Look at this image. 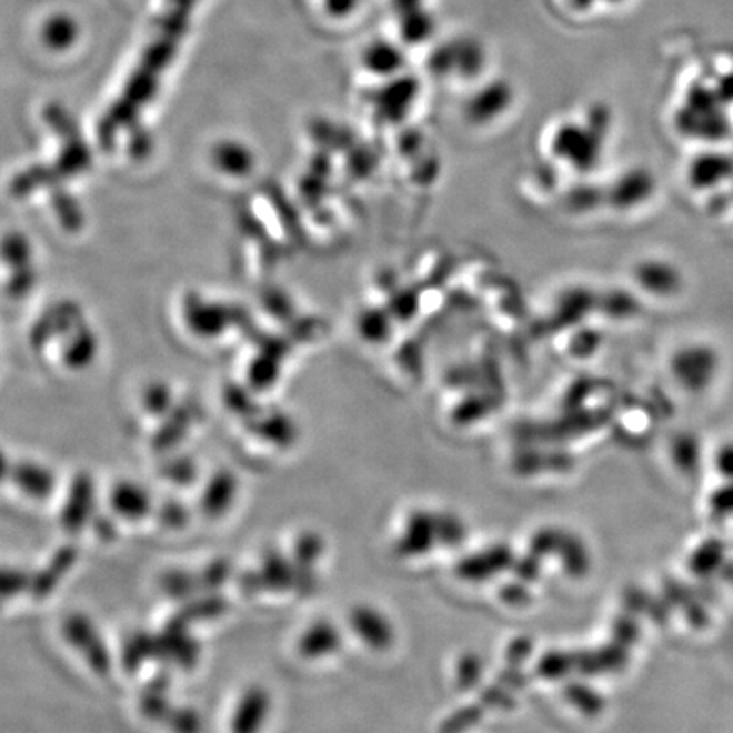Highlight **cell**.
I'll return each instance as SVG.
<instances>
[{
  "mask_svg": "<svg viewBox=\"0 0 733 733\" xmlns=\"http://www.w3.org/2000/svg\"><path fill=\"white\" fill-rule=\"evenodd\" d=\"M195 2L198 0H167L165 9L157 26L155 37L151 38L150 43L144 48L140 63L128 80L122 98L116 102L114 109L106 119L108 131L127 122L131 116L140 111L148 99L153 98L160 76L169 69L182 43V38L188 33Z\"/></svg>",
  "mask_w": 733,
  "mask_h": 733,
  "instance_id": "cell-1",
  "label": "cell"
},
{
  "mask_svg": "<svg viewBox=\"0 0 733 733\" xmlns=\"http://www.w3.org/2000/svg\"><path fill=\"white\" fill-rule=\"evenodd\" d=\"M719 352L713 347L696 343V345L684 347L672 360V372L677 382L693 392L709 389L720 374Z\"/></svg>",
  "mask_w": 733,
  "mask_h": 733,
  "instance_id": "cell-2",
  "label": "cell"
},
{
  "mask_svg": "<svg viewBox=\"0 0 733 733\" xmlns=\"http://www.w3.org/2000/svg\"><path fill=\"white\" fill-rule=\"evenodd\" d=\"M63 635L69 644L83 654L92 671L98 672L101 676L108 674L111 669V657H109L104 640L99 635L98 629L94 623L90 622V619L79 615V613L69 616L63 625Z\"/></svg>",
  "mask_w": 733,
  "mask_h": 733,
  "instance_id": "cell-3",
  "label": "cell"
},
{
  "mask_svg": "<svg viewBox=\"0 0 733 733\" xmlns=\"http://www.w3.org/2000/svg\"><path fill=\"white\" fill-rule=\"evenodd\" d=\"M94 516V484L87 475H80L73 481L66 504L61 508V526L70 535H76L82 532Z\"/></svg>",
  "mask_w": 733,
  "mask_h": 733,
  "instance_id": "cell-4",
  "label": "cell"
},
{
  "mask_svg": "<svg viewBox=\"0 0 733 733\" xmlns=\"http://www.w3.org/2000/svg\"><path fill=\"white\" fill-rule=\"evenodd\" d=\"M349 622L350 629L355 632L363 644L374 651H385L394 642V629H392L391 622L374 606L360 604V606L353 608L350 611Z\"/></svg>",
  "mask_w": 733,
  "mask_h": 733,
  "instance_id": "cell-5",
  "label": "cell"
},
{
  "mask_svg": "<svg viewBox=\"0 0 733 733\" xmlns=\"http://www.w3.org/2000/svg\"><path fill=\"white\" fill-rule=\"evenodd\" d=\"M270 712V697L263 687L253 686L241 694L233 716L231 733H260Z\"/></svg>",
  "mask_w": 733,
  "mask_h": 733,
  "instance_id": "cell-6",
  "label": "cell"
},
{
  "mask_svg": "<svg viewBox=\"0 0 733 733\" xmlns=\"http://www.w3.org/2000/svg\"><path fill=\"white\" fill-rule=\"evenodd\" d=\"M159 639V655L165 661H173L180 667L191 669L199 659V647L188 632V622L180 616L167 625L165 633Z\"/></svg>",
  "mask_w": 733,
  "mask_h": 733,
  "instance_id": "cell-7",
  "label": "cell"
},
{
  "mask_svg": "<svg viewBox=\"0 0 733 733\" xmlns=\"http://www.w3.org/2000/svg\"><path fill=\"white\" fill-rule=\"evenodd\" d=\"M439 542V514L416 511L404 526L398 550L403 555H420Z\"/></svg>",
  "mask_w": 733,
  "mask_h": 733,
  "instance_id": "cell-8",
  "label": "cell"
},
{
  "mask_svg": "<svg viewBox=\"0 0 733 733\" xmlns=\"http://www.w3.org/2000/svg\"><path fill=\"white\" fill-rule=\"evenodd\" d=\"M342 645V633L328 620L311 623L299 636L298 651L304 659H323L334 654Z\"/></svg>",
  "mask_w": 733,
  "mask_h": 733,
  "instance_id": "cell-9",
  "label": "cell"
},
{
  "mask_svg": "<svg viewBox=\"0 0 733 733\" xmlns=\"http://www.w3.org/2000/svg\"><path fill=\"white\" fill-rule=\"evenodd\" d=\"M111 508L119 518L128 522H141L150 514L151 498L141 485L119 482L111 493Z\"/></svg>",
  "mask_w": 733,
  "mask_h": 733,
  "instance_id": "cell-10",
  "label": "cell"
},
{
  "mask_svg": "<svg viewBox=\"0 0 733 733\" xmlns=\"http://www.w3.org/2000/svg\"><path fill=\"white\" fill-rule=\"evenodd\" d=\"M265 590L284 593L298 584V569L279 550H269L259 569Z\"/></svg>",
  "mask_w": 733,
  "mask_h": 733,
  "instance_id": "cell-11",
  "label": "cell"
},
{
  "mask_svg": "<svg viewBox=\"0 0 733 733\" xmlns=\"http://www.w3.org/2000/svg\"><path fill=\"white\" fill-rule=\"evenodd\" d=\"M237 489V479L233 478V474L221 472V474L214 475L205 485L201 503H199L202 513L209 518L223 516L233 504Z\"/></svg>",
  "mask_w": 733,
  "mask_h": 733,
  "instance_id": "cell-12",
  "label": "cell"
},
{
  "mask_svg": "<svg viewBox=\"0 0 733 733\" xmlns=\"http://www.w3.org/2000/svg\"><path fill=\"white\" fill-rule=\"evenodd\" d=\"M513 562V555L508 546H493L479 554L469 555L459 565V572L465 579L493 578Z\"/></svg>",
  "mask_w": 733,
  "mask_h": 733,
  "instance_id": "cell-13",
  "label": "cell"
},
{
  "mask_svg": "<svg viewBox=\"0 0 733 733\" xmlns=\"http://www.w3.org/2000/svg\"><path fill=\"white\" fill-rule=\"evenodd\" d=\"M733 179V159L725 153L703 155L691 167V180L697 188H719Z\"/></svg>",
  "mask_w": 733,
  "mask_h": 733,
  "instance_id": "cell-14",
  "label": "cell"
},
{
  "mask_svg": "<svg viewBox=\"0 0 733 733\" xmlns=\"http://www.w3.org/2000/svg\"><path fill=\"white\" fill-rule=\"evenodd\" d=\"M76 559L77 550L72 545L58 550L57 554L51 559L50 564L43 571L31 575V588H29L31 593L34 596L41 598L50 594L57 588V584L60 583V579L72 568Z\"/></svg>",
  "mask_w": 733,
  "mask_h": 733,
  "instance_id": "cell-15",
  "label": "cell"
},
{
  "mask_svg": "<svg viewBox=\"0 0 733 733\" xmlns=\"http://www.w3.org/2000/svg\"><path fill=\"white\" fill-rule=\"evenodd\" d=\"M324 543L318 533L305 532L294 543V564L298 569L295 588L310 586L313 583V565L323 554Z\"/></svg>",
  "mask_w": 733,
  "mask_h": 733,
  "instance_id": "cell-16",
  "label": "cell"
},
{
  "mask_svg": "<svg viewBox=\"0 0 733 733\" xmlns=\"http://www.w3.org/2000/svg\"><path fill=\"white\" fill-rule=\"evenodd\" d=\"M12 479L22 493L34 500H44L53 493V475L47 469L38 468V465H18Z\"/></svg>",
  "mask_w": 733,
  "mask_h": 733,
  "instance_id": "cell-17",
  "label": "cell"
},
{
  "mask_svg": "<svg viewBox=\"0 0 733 733\" xmlns=\"http://www.w3.org/2000/svg\"><path fill=\"white\" fill-rule=\"evenodd\" d=\"M159 655V639L147 635V633H137L128 640L122 652V662L128 671L137 672L148 659H157Z\"/></svg>",
  "mask_w": 733,
  "mask_h": 733,
  "instance_id": "cell-18",
  "label": "cell"
},
{
  "mask_svg": "<svg viewBox=\"0 0 733 733\" xmlns=\"http://www.w3.org/2000/svg\"><path fill=\"white\" fill-rule=\"evenodd\" d=\"M162 590L172 600L189 601L201 590V584H199L198 575L182 571V569H173L163 574Z\"/></svg>",
  "mask_w": 733,
  "mask_h": 733,
  "instance_id": "cell-19",
  "label": "cell"
},
{
  "mask_svg": "<svg viewBox=\"0 0 733 733\" xmlns=\"http://www.w3.org/2000/svg\"><path fill=\"white\" fill-rule=\"evenodd\" d=\"M227 611V601L218 596L217 593H208L204 598H192L188 601L182 611V619L185 622L192 620L217 619Z\"/></svg>",
  "mask_w": 733,
  "mask_h": 733,
  "instance_id": "cell-20",
  "label": "cell"
},
{
  "mask_svg": "<svg viewBox=\"0 0 733 733\" xmlns=\"http://www.w3.org/2000/svg\"><path fill=\"white\" fill-rule=\"evenodd\" d=\"M558 550H561L562 555H564L562 561H564L565 569L571 574L583 575L590 568V554H588L586 546L575 536H562Z\"/></svg>",
  "mask_w": 733,
  "mask_h": 733,
  "instance_id": "cell-21",
  "label": "cell"
},
{
  "mask_svg": "<svg viewBox=\"0 0 733 733\" xmlns=\"http://www.w3.org/2000/svg\"><path fill=\"white\" fill-rule=\"evenodd\" d=\"M626 662V651L619 647H606L598 651L596 655H588L583 665L579 667L586 672H613L623 667Z\"/></svg>",
  "mask_w": 733,
  "mask_h": 733,
  "instance_id": "cell-22",
  "label": "cell"
},
{
  "mask_svg": "<svg viewBox=\"0 0 733 733\" xmlns=\"http://www.w3.org/2000/svg\"><path fill=\"white\" fill-rule=\"evenodd\" d=\"M76 24L66 16H57L44 28V40L57 50L70 47L72 41L76 40Z\"/></svg>",
  "mask_w": 733,
  "mask_h": 733,
  "instance_id": "cell-23",
  "label": "cell"
},
{
  "mask_svg": "<svg viewBox=\"0 0 733 733\" xmlns=\"http://www.w3.org/2000/svg\"><path fill=\"white\" fill-rule=\"evenodd\" d=\"M231 575V565L227 559H217V561L209 562L205 569H202L201 574L198 575L201 590L205 593H217Z\"/></svg>",
  "mask_w": 733,
  "mask_h": 733,
  "instance_id": "cell-24",
  "label": "cell"
},
{
  "mask_svg": "<svg viewBox=\"0 0 733 733\" xmlns=\"http://www.w3.org/2000/svg\"><path fill=\"white\" fill-rule=\"evenodd\" d=\"M141 712L144 713V716L150 720H162L167 722L170 713H172V705L170 701L167 700L165 691L155 690V687H150V690L144 691L143 697L140 701Z\"/></svg>",
  "mask_w": 733,
  "mask_h": 733,
  "instance_id": "cell-25",
  "label": "cell"
},
{
  "mask_svg": "<svg viewBox=\"0 0 733 733\" xmlns=\"http://www.w3.org/2000/svg\"><path fill=\"white\" fill-rule=\"evenodd\" d=\"M482 661L478 654L462 655L461 661L456 664V683L461 684L464 690H471L482 677Z\"/></svg>",
  "mask_w": 733,
  "mask_h": 733,
  "instance_id": "cell-26",
  "label": "cell"
},
{
  "mask_svg": "<svg viewBox=\"0 0 733 733\" xmlns=\"http://www.w3.org/2000/svg\"><path fill=\"white\" fill-rule=\"evenodd\" d=\"M464 523L453 514H439V542L445 546L461 545L465 539Z\"/></svg>",
  "mask_w": 733,
  "mask_h": 733,
  "instance_id": "cell-27",
  "label": "cell"
},
{
  "mask_svg": "<svg viewBox=\"0 0 733 733\" xmlns=\"http://www.w3.org/2000/svg\"><path fill=\"white\" fill-rule=\"evenodd\" d=\"M173 733H201V716L192 709H173L167 719Z\"/></svg>",
  "mask_w": 733,
  "mask_h": 733,
  "instance_id": "cell-28",
  "label": "cell"
},
{
  "mask_svg": "<svg viewBox=\"0 0 733 733\" xmlns=\"http://www.w3.org/2000/svg\"><path fill=\"white\" fill-rule=\"evenodd\" d=\"M0 584H2V596L9 600V598L31 588V574L26 572L24 569L6 568L2 571V583Z\"/></svg>",
  "mask_w": 733,
  "mask_h": 733,
  "instance_id": "cell-29",
  "label": "cell"
},
{
  "mask_svg": "<svg viewBox=\"0 0 733 733\" xmlns=\"http://www.w3.org/2000/svg\"><path fill=\"white\" fill-rule=\"evenodd\" d=\"M568 697L584 713H600L603 709V700L600 694L588 686H569Z\"/></svg>",
  "mask_w": 733,
  "mask_h": 733,
  "instance_id": "cell-30",
  "label": "cell"
},
{
  "mask_svg": "<svg viewBox=\"0 0 733 733\" xmlns=\"http://www.w3.org/2000/svg\"><path fill=\"white\" fill-rule=\"evenodd\" d=\"M366 66L371 67L375 72H389L400 66V57L388 44H378L371 48L369 54L365 57Z\"/></svg>",
  "mask_w": 733,
  "mask_h": 733,
  "instance_id": "cell-31",
  "label": "cell"
},
{
  "mask_svg": "<svg viewBox=\"0 0 733 733\" xmlns=\"http://www.w3.org/2000/svg\"><path fill=\"white\" fill-rule=\"evenodd\" d=\"M189 514L185 506L179 501H167L160 506L159 510V522L162 523L165 529H182L185 523H188Z\"/></svg>",
  "mask_w": 733,
  "mask_h": 733,
  "instance_id": "cell-32",
  "label": "cell"
},
{
  "mask_svg": "<svg viewBox=\"0 0 733 733\" xmlns=\"http://www.w3.org/2000/svg\"><path fill=\"white\" fill-rule=\"evenodd\" d=\"M571 655L561 654V652L546 655L539 665L542 676L550 677V680L564 676L565 672L571 671Z\"/></svg>",
  "mask_w": 733,
  "mask_h": 733,
  "instance_id": "cell-33",
  "label": "cell"
},
{
  "mask_svg": "<svg viewBox=\"0 0 733 733\" xmlns=\"http://www.w3.org/2000/svg\"><path fill=\"white\" fill-rule=\"evenodd\" d=\"M715 464L723 475L733 479V443H726L716 452Z\"/></svg>",
  "mask_w": 733,
  "mask_h": 733,
  "instance_id": "cell-34",
  "label": "cell"
},
{
  "mask_svg": "<svg viewBox=\"0 0 733 733\" xmlns=\"http://www.w3.org/2000/svg\"><path fill=\"white\" fill-rule=\"evenodd\" d=\"M240 588L241 591L247 594H255L259 593V591L265 590L262 575H260L259 571L247 572V574H243V578L240 579Z\"/></svg>",
  "mask_w": 733,
  "mask_h": 733,
  "instance_id": "cell-35",
  "label": "cell"
},
{
  "mask_svg": "<svg viewBox=\"0 0 733 733\" xmlns=\"http://www.w3.org/2000/svg\"><path fill=\"white\" fill-rule=\"evenodd\" d=\"M615 633L616 636H619L616 640H620V642H623V644H630V642L635 640L639 630H636L635 623H633L632 620L625 619V616H623L622 620L616 622Z\"/></svg>",
  "mask_w": 733,
  "mask_h": 733,
  "instance_id": "cell-36",
  "label": "cell"
},
{
  "mask_svg": "<svg viewBox=\"0 0 733 733\" xmlns=\"http://www.w3.org/2000/svg\"><path fill=\"white\" fill-rule=\"evenodd\" d=\"M536 569L539 568H536L535 562H530L529 559V561L522 562V565H520V571L518 572H520V575H522V578L533 579L536 578V574H539V571H536Z\"/></svg>",
  "mask_w": 733,
  "mask_h": 733,
  "instance_id": "cell-37",
  "label": "cell"
}]
</instances>
